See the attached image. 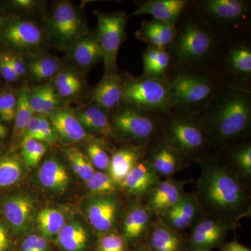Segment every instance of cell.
Returning a JSON list of instances; mask_svg holds the SVG:
<instances>
[{
  "mask_svg": "<svg viewBox=\"0 0 251 251\" xmlns=\"http://www.w3.org/2000/svg\"><path fill=\"white\" fill-rule=\"evenodd\" d=\"M0 54L18 77H22L25 74V65L19 57L9 52H0Z\"/></svg>",
  "mask_w": 251,
  "mask_h": 251,
  "instance_id": "obj_44",
  "label": "cell"
},
{
  "mask_svg": "<svg viewBox=\"0 0 251 251\" xmlns=\"http://www.w3.org/2000/svg\"><path fill=\"white\" fill-rule=\"evenodd\" d=\"M75 116L85 130L95 132L105 137L113 136L115 134L111 121L103 109L93 105L77 112Z\"/></svg>",
  "mask_w": 251,
  "mask_h": 251,
  "instance_id": "obj_27",
  "label": "cell"
},
{
  "mask_svg": "<svg viewBox=\"0 0 251 251\" xmlns=\"http://www.w3.org/2000/svg\"><path fill=\"white\" fill-rule=\"evenodd\" d=\"M186 182L172 179L160 181L147 196L149 209L159 217L163 215L184 196Z\"/></svg>",
  "mask_w": 251,
  "mask_h": 251,
  "instance_id": "obj_12",
  "label": "cell"
},
{
  "mask_svg": "<svg viewBox=\"0 0 251 251\" xmlns=\"http://www.w3.org/2000/svg\"><path fill=\"white\" fill-rule=\"evenodd\" d=\"M122 99L130 106L151 114L168 113L171 108L168 81L142 77L126 82Z\"/></svg>",
  "mask_w": 251,
  "mask_h": 251,
  "instance_id": "obj_4",
  "label": "cell"
},
{
  "mask_svg": "<svg viewBox=\"0 0 251 251\" xmlns=\"http://www.w3.org/2000/svg\"><path fill=\"white\" fill-rule=\"evenodd\" d=\"M228 64L231 70L239 75L250 76L251 50L249 46L239 45L229 52Z\"/></svg>",
  "mask_w": 251,
  "mask_h": 251,
  "instance_id": "obj_34",
  "label": "cell"
},
{
  "mask_svg": "<svg viewBox=\"0 0 251 251\" xmlns=\"http://www.w3.org/2000/svg\"><path fill=\"white\" fill-rule=\"evenodd\" d=\"M151 251H185L186 242L178 231L171 228L161 219L153 221L145 240Z\"/></svg>",
  "mask_w": 251,
  "mask_h": 251,
  "instance_id": "obj_17",
  "label": "cell"
},
{
  "mask_svg": "<svg viewBox=\"0 0 251 251\" xmlns=\"http://www.w3.org/2000/svg\"><path fill=\"white\" fill-rule=\"evenodd\" d=\"M98 19V39L103 54L105 75H113L117 68L119 49L125 39L126 18L122 12H97Z\"/></svg>",
  "mask_w": 251,
  "mask_h": 251,
  "instance_id": "obj_7",
  "label": "cell"
},
{
  "mask_svg": "<svg viewBox=\"0 0 251 251\" xmlns=\"http://www.w3.org/2000/svg\"><path fill=\"white\" fill-rule=\"evenodd\" d=\"M23 165L16 156H8L0 161V189L9 187L22 177Z\"/></svg>",
  "mask_w": 251,
  "mask_h": 251,
  "instance_id": "obj_33",
  "label": "cell"
},
{
  "mask_svg": "<svg viewBox=\"0 0 251 251\" xmlns=\"http://www.w3.org/2000/svg\"><path fill=\"white\" fill-rule=\"evenodd\" d=\"M87 188L95 196L113 194L118 186L111 179L108 173L95 172L93 176L87 183Z\"/></svg>",
  "mask_w": 251,
  "mask_h": 251,
  "instance_id": "obj_37",
  "label": "cell"
},
{
  "mask_svg": "<svg viewBox=\"0 0 251 251\" xmlns=\"http://www.w3.org/2000/svg\"><path fill=\"white\" fill-rule=\"evenodd\" d=\"M168 82L171 108L186 109V112L209 103L215 94V85L210 79L193 73H180Z\"/></svg>",
  "mask_w": 251,
  "mask_h": 251,
  "instance_id": "obj_5",
  "label": "cell"
},
{
  "mask_svg": "<svg viewBox=\"0 0 251 251\" xmlns=\"http://www.w3.org/2000/svg\"><path fill=\"white\" fill-rule=\"evenodd\" d=\"M202 214L196 196L184 193L181 199L159 219L171 228L179 232L196 224Z\"/></svg>",
  "mask_w": 251,
  "mask_h": 251,
  "instance_id": "obj_13",
  "label": "cell"
},
{
  "mask_svg": "<svg viewBox=\"0 0 251 251\" xmlns=\"http://www.w3.org/2000/svg\"><path fill=\"white\" fill-rule=\"evenodd\" d=\"M2 39L5 43L17 49H30L40 44L41 29L34 23L17 21L9 23L4 28Z\"/></svg>",
  "mask_w": 251,
  "mask_h": 251,
  "instance_id": "obj_21",
  "label": "cell"
},
{
  "mask_svg": "<svg viewBox=\"0 0 251 251\" xmlns=\"http://www.w3.org/2000/svg\"><path fill=\"white\" fill-rule=\"evenodd\" d=\"M153 214L146 204L137 200L129 206L122 223V237L128 244L138 246L145 240L153 224Z\"/></svg>",
  "mask_w": 251,
  "mask_h": 251,
  "instance_id": "obj_10",
  "label": "cell"
},
{
  "mask_svg": "<svg viewBox=\"0 0 251 251\" xmlns=\"http://www.w3.org/2000/svg\"><path fill=\"white\" fill-rule=\"evenodd\" d=\"M145 155L143 147L130 145L119 149L110 157L108 171L109 176L120 186L137 163L143 159Z\"/></svg>",
  "mask_w": 251,
  "mask_h": 251,
  "instance_id": "obj_19",
  "label": "cell"
},
{
  "mask_svg": "<svg viewBox=\"0 0 251 251\" xmlns=\"http://www.w3.org/2000/svg\"><path fill=\"white\" fill-rule=\"evenodd\" d=\"M38 179L44 188L56 192H64L69 183V176L62 163L49 159L43 163L38 172Z\"/></svg>",
  "mask_w": 251,
  "mask_h": 251,
  "instance_id": "obj_26",
  "label": "cell"
},
{
  "mask_svg": "<svg viewBox=\"0 0 251 251\" xmlns=\"http://www.w3.org/2000/svg\"><path fill=\"white\" fill-rule=\"evenodd\" d=\"M88 239L87 231L77 222L66 224L57 236V243L64 251L85 250Z\"/></svg>",
  "mask_w": 251,
  "mask_h": 251,
  "instance_id": "obj_28",
  "label": "cell"
},
{
  "mask_svg": "<svg viewBox=\"0 0 251 251\" xmlns=\"http://www.w3.org/2000/svg\"><path fill=\"white\" fill-rule=\"evenodd\" d=\"M1 213L9 226L18 233L30 227L34 215V202L27 196H14L3 201Z\"/></svg>",
  "mask_w": 251,
  "mask_h": 251,
  "instance_id": "obj_16",
  "label": "cell"
},
{
  "mask_svg": "<svg viewBox=\"0 0 251 251\" xmlns=\"http://www.w3.org/2000/svg\"><path fill=\"white\" fill-rule=\"evenodd\" d=\"M51 27L54 36L63 44H67L80 35L82 23L74 6L64 1L54 8Z\"/></svg>",
  "mask_w": 251,
  "mask_h": 251,
  "instance_id": "obj_15",
  "label": "cell"
},
{
  "mask_svg": "<svg viewBox=\"0 0 251 251\" xmlns=\"http://www.w3.org/2000/svg\"><path fill=\"white\" fill-rule=\"evenodd\" d=\"M159 181V175L147 159L143 158L126 176L119 187L128 196L139 200L148 196Z\"/></svg>",
  "mask_w": 251,
  "mask_h": 251,
  "instance_id": "obj_14",
  "label": "cell"
},
{
  "mask_svg": "<svg viewBox=\"0 0 251 251\" xmlns=\"http://www.w3.org/2000/svg\"></svg>",
  "mask_w": 251,
  "mask_h": 251,
  "instance_id": "obj_57",
  "label": "cell"
},
{
  "mask_svg": "<svg viewBox=\"0 0 251 251\" xmlns=\"http://www.w3.org/2000/svg\"><path fill=\"white\" fill-rule=\"evenodd\" d=\"M50 122L55 133L68 141L77 143L89 137L76 116L68 110L52 112Z\"/></svg>",
  "mask_w": 251,
  "mask_h": 251,
  "instance_id": "obj_24",
  "label": "cell"
},
{
  "mask_svg": "<svg viewBox=\"0 0 251 251\" xmlns=\"http://www.w3.org/2000/svg\"><path fill=\"white\" fill-rule=\"evenodd\" d=\"M187 4L185 0H149L140 3L133 16L150 15L155 21L176 24Z\"/></svg>",
  "mask_w": 251,
  "mask_h": 251,
  "instance_id": "obj_20",
  "label": "cell"
},
{
  "mask_svg": "<svg viewBox=\"0 0 251 251\" xmlns=\"http://www.w3.org/2000/svg\"><path fill=\"white\" fill-rule=\"evenodd\" d=\"M171 55L166 49H161L158 52V57L148 70L145 72V76L162 78L165 73L168 70L171 62Z\"/></svg>",
  "mask_w": 251,
  "mask_h": 251,
  "instance_id": "obj_43",
  "label": "cell"
},
{
  "mask_svg": "<svg viewBox=\"0 0 251 251\" xmlns=\"http://www.w3.org/2000/svg\"><path fill=\"white\" fill-rule=\"evenodd\" d=\"M29 104L34 114L52 113L59 105V97L54 87L44 85L35 87L29 92Z\"/></svg>",
  "mask_w": 251,
  "mask_h": 251,
  "instance_id": "obj_29",
  "label": "cell"
},
{
  "mask_svg": "<svg viewBox=\"0 0 251 251\" xmlns=\"http://www.w3.org/2000/svg\"><path fill=\"white\" fill-rule=\"evenodd\" d=\"M184 158L164 141L157 144L149 154L147 161L159 176H171L182 168Z\"/></svg>",
  "mask_w": 251,
  "mask_h": 251,
  "instance_id": "obj_22",
  "label": "cell"
},
{
  "mask_svg": "<svg viewBox=\"0 0 251 251\" xmlns=\"http://www.w3.org/2000/svg\"><path fill=\"white\" fill-rule=\"evenodd\" d=\"M48 247H49V244H48L46 238L43 236H39L34 251H47Z\"/></svg>",
  "mask_w": 251,
  "mask_h": 251,
  "instance_id": "obj_52",
  "label": "cell"
},
{
  "mask_svg": "<svg viewBox=\"0 0 251 251\" xmlns=\"http://www.w3.org/2000/svg\"><path fill=\"white\" fill-rule=\"evenodd\" d=\"M163 141L180 153L184 159L201 161L209 145L201 120L188 114H174L166 119L163 127Z\"/></svg>",
  "mask_w": 251,
  "mask_h": 251,
  "instance_id": "obj_3",
  "label": "cell"
},
{
  "mask_svg": "<svg viewBox=\"0 0 251 251\" xmlns=\"http://www.w3.org/2000/svg\"><path fill=\"white\" fill-rule=\"evenodd\" d=\"M81 87H82V82L80 78L74 81L72 83L66 85L62 87L60 90H57V95L61 98H67V97H72L80 92Z\"/></svg>",
  "mask_w": 251,
  "mask_h": 251,
  "instance_id": "obj_45",
  "label": "cell"
},
{
  "mask_svg": "<svg viewBox=\"0 0 251 251\" xmlns=\"http://www.w3.org/2000/svg\"><path fill=\"white\" fill-rule=\"evenodd\" d=\"M118 211V202L112 194L94 196L86 208L89 223L96 231L102 234L112 232Z\"/></svg>",
  "mask_w": 251,
  "mask_h": 251,
  "instance_id": "obj_11",
  "label": "cell"
},
{
  "mask_svg": "<svg viewBox=\"0 0 251 251\" xmlns=\"http://www.w3.org/2000/svg\"><path fill=\"white\" fill-rule=\"evenodd\" d=\"M128 243L122 234L115 232L102 234L98 242V251H126Z\"/></svg>",
  "mask_w": 251,
  "mask_h": 251,
  "instance_id": "obj_42",
  "label": "cell"
},
{
  "mask_svg": "<svg viewBox=\"0 0 251 251\" xmlns=\"http://www.w3.org/2000/svg\"><path fill=\"white\" fill-rule=\"evenodd\" d=\"M222 251H251L250 249L244 247L237 242L227 243L223 247Z\"/></svg>",
  "mask_w": 251,
  "mask_h": 251,
  "instance_id": "obj_51",
  "label": "cell"
},
{
  "mask_svg": "<svg viewBox=\"0 0 251 251\" xmlns=\"http://www.w3.org/2000/svg\"><path fill=\"white\" fill-rule=\"evenodd\" d=\"M21 146L23 161L29 168L37 166L47 151L46 143L36 140L22 139Z\"/></svg>",
  "mask_w": 251,
  "mask_h": 251,
  "instance_id": "obj_36",
  "label": "cell"
},
{
  "mask_svg": "<svg viewBox=\"0 0 251 251\" xmlns=\"http://www.w3.org/2000/svg\"><path fill=\"white\" fill-rule=\"evenodd\" d=\"M78 77L74 73L70 72H64L60 73L54 81V85H55L57 91L60 90L62 87H65L66 85L72 83V82L77 80Z\"/></svg>",
  "mask_w": 251,
  "mask_h": 251,
  "instance_id": "obj_47",
  "label": "cell"
},
{
  "mask_svg": "<svg viewBox=\"0 0 251 251\" xmlns=\"http://www.w3.org/2000/svg\"><path fill=\"white\" fill-rule=\"evenodd\" d=\"M66 156L70 162L73 171L84 182L87 183L93 176L95 169L87 155L73 148L66 150Z\"/></svg>",
  "mask_w": 251,
  "mask_h": 251,
  "instance_id": "obj_35",
  "label": "cell"
},
{
  "mask_svg": "<svg viewBox=\"0 0 251 251\" xmlns=\"http://www.w3.org/2000/svg\"><path fill=\"white\" fill-rule=\"evenodd\" d=\"M39 237L36 234H31L26 237L21 244V251H34Z\"/></svg>",
  "mask_w": 251,
  "mask_h": 251,
  "instance_id": "obj_49",
  "label": "cell"
},
{
  "mask_svg": "<svg viewBox=\"0 0 251 251\" xmlns=\"http://www.w3.org/2000/svg\"><path fill=\"white\" fill-rule=\"evenodd\" d=\"M59 66L57 59L44 57L31 62L29 64V71L36 78L47 79L57 74Z\"/></svg>",
  "mask_w": 251,
  "mask_h": 251,
  "instance_id": "obj_39",
  "label": "cell"
},
{
  "mask_svg": "<svg viewBox=\"0 0 251 251\" xmlns=\"http://www.w3.org/2000/svg\"><path fill=\"white\" fill-rule=\"evenodd\" d=\"M8 133V129L4 125L0 123V139H3L6 136Z\"/></svg>",
  "mask_w": 251,
  "mask_h": 251,
  "instance_id": "obj_54",
  "label": "cell"
},
{
  "mask_svg": "<svg viewBox=\"0 0 251 251\" xmlns=\"http://www.w3.org/2000/svg\"><path fill=\"white\" fill-rule=\"evenodd\" d=\"M14 4L21 8H30L34 4V1L31 0H16Z\"/></svg>",
  "mask_w": 251,
  "mask_h": 251,
  "instance_id": "obj_53",
  "label": "cell"
},
{
  "mask_svg": "<svg viewBox=\"0 0 251 251\" xmlns=\"http://www.w3.org/2000/svg\"><path fill=\"white\" fill-rule=\"evenodd\" d=\"M175 25L155 20L144 22L139 30L137 31L136 37L148 43L150 46L166 49L172 44L176 35Z\"/></svg>",
  "mask_w": 251,
  "mask_h": 251,
  "instance_id": "obj_23",
  "label": "cell"
},
{
  "mask_svg": "<svg viewBox=\"0 0 251 251\" xmlns=\"http://www.w3.org/2000/svg\"><path fill=\"white\" fill-rule=\"evenodd\" d=\"M200 4L206 17L222 23L237 22L249 9V2L242 0H206Z\"/></svg>",
  "mask_w": 251,
  "mask_h": 251,
  "instance_id": "obj_18",
  "label": "cell"
},
{
  "mask_svg": "<svg viewBox=\"0 0 251 251\" xmlns=\"http://www.w3.org/2000/svg\"><path fill=\"white\" fill-rule=\"evenodd\" d=\"M29 90L26 88H23L18 94L17 106L14 120V134L16 137L22 138L25 130L34 117V112L29 104Z\"/></svg>",
  "mask_w": 251,
  "mask_h": 251,
  "instance_id": "obj_32",
  "label": "cell"
},
{
  "mask_svg": "<svg viewBox=\"0 0 251 251\" xmlns=\"http://www.w3.org/2000/svg\"><path fill=\"white\" fill-rule=\"evenodd\" d=\"M152 115L128 105L115 113L110 121L115 131L120 132L135 146L144 148L158 131V123Z\"/></svg>",
  "mask_w": 251,
  "mask_h": 251,
  "instance_id": "obj_8",
  "label": "cell"
},
{
  "mask_svg": "<svg viewBox=\"0 0 251 251\" xmlns=\"http://www.w3.org/2000/svg\"><path fill=\"white\" fill-rule=\"evenodd\" d=\"M160 49H161L150 46L148 49L144 52L143 57L144 72L148 70L150 67L152 65L153 63L156 61Z\"/></svg>",
  "mask_w": 251,
  "mask_h": 251,
  "instance_id": "obj_46",
  "label": "cell"
},
{
  "mask_svg": "<svg viewBox=\"0 0 251 251\" xmlns=\"http://www.w3.org/2000/svg\"><path fill=\"white\" fill-rule=\"evenodd\" d=\"M132 251H150L146 246L144 244H140V245L135 246L134 249Z\"/></svg>",
  "mask_w": 251,
  "mask_h": 251,
  "instance_id": "obj_55",
  "label": "cell"
},
{
  "mask_svg": "<svg viewBox=\"0 0 251 251\" xmlns=\"http://www.w3.org/2000/svg\"><path fill=\"white\" fill-rule=\"evenodd\" d=\"M9 237L7 231L4 226L0 224V251H6L9 247Z\"/></svg>",
  "mask_w": 251,
  "mask_h": 251,
  "instance_id": "obj_50",
  "label": "cell"
},
{
  "mask_svg": "<svg viewBox=\"0 0 251 251\" xmlns=\"http://www.w3.org/2000/svg\"><path fill=\"white\" fill-rule=\"evenodd\" d=\"M231 161L243 175L251 176V146L250 143L241 144L234 149L230 155Z\"/></svg>",
  "mask_w": 251,
  "mask_h": 251,
  "instance_id": "obj_40",
  "label": "cell"
},
{
  "mask_svg": "<svg viewBox=\"0 0 251 251\" xmlns=\"http://www.w3.org/2000/svg\"><path fill=\"white\" fill-rule=\"evenodd\" d=\"M1 18L0 17V23H1Z\"/></svg>",
  "mask_w": 251,
  "mask_h": 251,
  "instance_id": "obj_56",
  "label": "cell"
},
{
  "mask_svg": "<svg viewBox=\"0 0 251 251\" xmlns=\"http://www.w3.org/2000/svg\"><path fill=\"white\" fill-rule=\"evenodd\" d=\"M173 54L179 62L194 64L207 57L214 46L211 31L198 23L189 22L176 29L173 42Z\"/></svg>",
  "mask_w": 251,
  "mask_h": 251,
  "instance_id": "obj_6",
  "label": "cell"
},
{
  "mask_svg": "<svg viewBox=\"0 0 251 251\" xmlns=\"http://www.w3.org/2000/svg\"><path fill=\"white\" fill-rule=\"evenodd\" d=\"M0 74L7 82H14L19 78L9 67V64L1 57V54H0Z\"/></svg>",
  "mask_w": 251,
  "mask_h": 251,
  "instance_id": "obj_48",
  "label": "cell"
},
{
  "mask_svg": "<svg viewBox=\"0 0 251 251\" xmlns=\"http://www.w3.org/2000/svg\"><path fill=\"white\" fill-rule=\"evenodd\" d=\"M125 85L121 77L115 74L104 76L92 97L96 106L102 109L115 108L122 99Z\"/></svg>",
  "mask_w": 251,
  "mask_h": 251,
  "instance_id": "obj_25",
  "label": "cell"
},
{
  "mask_svg": "<svg viewBox=\"0 0 251 251\" xmlns=\"http://www.w3.org/2000/svg\"><path fill=\"white\" fill-rule=\"evenodd\" d=\"M201 121L209 144L222 146L237 141L250 130V94L228 89L214 94Z\"/></svg>",
  "mask_w": 251,
  "mask_h": 251,
  "instance_id": "obj_2",
  "label": "cell"
},
{
  "mask_svg": "<svg viewBox=\"0 0 251 251\" xmlns=\"http://www.w3.org/2000/svg\"><path fill=\"white\" fill-rule=\"evenodd\" d=\"M72 57L81 67H90L103 59L97 37L90 36L77 41L72 51Z\"/></svg>",
  "mask_w": 251,
  "mask_h": 251,
  "instance_id": "obj_30",
  "label": "cell"
},
{
  "mask_svg": "<svg viewBox=\"0 0 251 251\" xmlns=\"http://www.w3.org/2000/svg\"><path fill=\"white\" fill-rule=\"evenodd\" d=\"M234 223L206 216L194 225L188 242L189 251H211L222 245Z\"/></svg>",
  "mask_w": 251,
  "mask_h": 251,
  "instance_id": "obj_9",
  "label": "cell"
},
{
  "mask_svg": "<svg viewBox=\"0 0 251 251\" xmlns=\"http://www.w3.org/2000/svg\"><path fill=\"white\" fill-rule=\"evenodd\" d=\"M196 194L202 214L235 222L250 211L249 196L239 176L215 160L200 161Z\"/></svg>",
  "mask_w": 251,
  "mask_h": 251,
  "instance_id": "obj_1",
  "label": "cell"
},
{
  "mask_svg": "<svg viewBox=\"0 0 251 251\" xmlns=\"http://www.w3.org/2000/svg\"><path fill=\"white\" fill-rule=\"evenodd\" d=\"M18 96L11 90L0 92V120L5 122L14 121L17 106Z\"/></svg>",
  "mask_w": 251,
  "mask_h": 251,
  "instance_id": "obj_41",
  "label": "cell"
},
{
  "mask_svg": "<svg viewBox=\"0 0 251 251\" xmlns=\"http://www.w3.org/2000/svg\"><path fill=\"white\" fill-rule=\"evenodd\" d=\"M39 230L45 238L57 237L66 225L65 216L62 212L54 208H45L37 215Z\"/></svg>",
  "mask_w": 251,
  "mask_h": 251,
  "instance_id": "obj_31",
  "label": "cell"
},
{
  "mask_svg": "<svg viewBox=\"0 0 251 251\" xmlns=\"http://www.w3.org/2000/svg\"><path fill=\"white\" fill-rule=\"evenodd\" d=\"M88 157L94 169L106 173L110 166V157L103 144L99 141L91 142L87 147Z\"/></svg>",
  "mask_w": 251,
  "mask_h": 251,
  "instance_id": "obj_38",
  "label": "cell"
}]
</instances>
